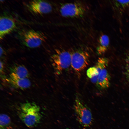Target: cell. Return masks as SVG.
Returning <instances> with one entry per match:
<instances>
[{"label": "cell", "mask_w": 129, "mask_h": 129, "mask_svg": "<svg viewBox=\"0 0 129 129\" xmlns=\"http://www.w3.org/2000/svg\"><path fill=\"white\" fill-rule=\"evenodd\" d=\"M16 27L15 21L8 16H0V39H2L12 31Z\"/></svg>", "instance_id": "9"}, {"label": "cell", "mask_w": 129, "mask_h": 129, "mask_svg": "<svg viewBox=\"0 0 129 129\" xmlns=\"http://www.w3.org/2000/svg\"><path fill=\"white\" fill-rule=\"evenodd\" d=\"M18 113L23 122L30 128L36 126L42 118L39 107L32 102H26L22 104L19 108Z\"/></svg>", "instance_id": "1"}, {"label": "cell", "mask_w": 129, "mask_h": 129, "mask_svg": "<svg viewBox=\"0 0 129 129\" xmlns=\"http://www.w3.org/2000/svg\"><path fill=\"white\" fill-rule=\"evenodd\" d=\"M3 63L1 61H0V72H2L3 69L4 65Z\"/></svg>", "instance_id": "17"}, {"label": "cell", "mask_w": 129, "mask_h": 129, "mask_svg": "<svg viewBox=\"0 0 129 129\" xmlns=\"http://www.w3.org/2000/svg\"><path fill=\"white\" fill-rule=\"evenodd\" d=\"M29 7L34 13L38 14H46L52 10L51 5L48 2L40 0H33L29 3Z\"/></svg>", "instance_id": "8"}, {"label": "cell", "mask_w": 129, "mask_h": 129, "mask_svg": "<svg viewBox=\"0 0 129 129\" xmlns=\"http://www.w3.org/2000/svg\"><path fill=\"white\" fill-rule=\"evenodd\" d=\"M85 6L80 2L65 3L60 7L59 12L63 17L67 18L82 17L86 13Z\"/></svg>", "instance_id": "5"}, {"label": "cell", "mask_w": 129, "mask_h": 129, "mask_svg": "<svg viewBox=\"0 0 129 129\" xmlns=\"http://www.w3.org/2000/svg\"><path fill=\"white\" fill-rule=\"evenodd\" d=\"M98 74V70L95 66L90 68L86 72L87 76L91 82L94 83L97 82Z\"/></svg>", "instance_id": "13"}, {"label": "cell", "mask_w": 129, "mask_h": 129, "mask_svg": "<svg viewBox=\"0 0 129 129\" xmlns=\"http://www.w3.org/2000/svg\"><path fill=\"white\" fill-rule=\"evenodd\" d=\"M7 81L13 87L22 90L28 88L31 85V82L28 78H20L12 73L10 74Z\"/></svg>", "instance_id": "10"}, {"label": "cell", "mask_w": 129, "mask_h": 129, "mask_svg": "<svg viewBox=\"0 0 129 129\" xmlns=\"http://www.w3.org/2000/svg\"><path fill=\"white\" fill-rule=\"evenodd\" d=\"M71 53L65 50H56L51 57V61L55 73L61 74L71 65Z\"/></svg>", "instance_id": "3"}, {"label": "cell", "mask_w": 129, "mask_h": 129, "mask_svg": "<svg viewBox=\"0 0 129 129\" xmlns=\"http://www.w3.org/2000/svg\"><path fill=\"white\" fill-rule=\"evenodd\" d=\"M73 108L76 119L81 125L85 128L90 126L93 121L91 110L79 97H76L75 99Z\"/></svg>", "instance_id": "2"}, {"label": "cell", "mask_w": 129, "mask_h": 129, "mask_svg": "<svg viewBox=\"0 0 129 129\" xmlns=\"http://www.w3.org/2000/svg\"><path fill=\"white\" fill-rule=\"evenodd\" d=\"M108 63L109 60L107 58L100 57L98 59L95 66L99 73L96 84L101 89H106L110 85V76L107 69Z\"/></svg>", "instance_id": "4"}, {"label": "cell", "mask_w": 129, "mask_h": 129, "mask_svg": "<svg viewBox=\"0 0 129 129\" xmlns=\"http://www.w3.org/2000/svg\"><path fill=\"white\" fill-rule=\"evenodd\" d=\"M22 41L26 47L35 48L40 46L45 42L46 37L44 33L33 30L25 31L21 36Z\"/></svg>", "instance_id": "6"}, {"label": "cell", "mask_w": 129, "mask_h": 129, "mask_svg": "<svg viewBox=\"0 0 129 129\" xmlns=\"http://www.w3.org/2000/svg\"><path fill=\"white\" fill-rule=\"evenodd\" d=\"M11 73L20 78H28L30 76L28 70L23 65H14L11 69Z\"/></svg>", "instance_id": "11"}, {"label": "cell", "mask_w": 129, "mask_h": 129, "mask_svg": "<svg viewBox=\"0 0 129 129\" xmlns=\"http://www.w3.org/2000/svg\"><path fill=\"white\" fill-rule=\"evenodd\" d=\"M89 54L87 51L78 50L71 53V65L76 72H80L88 65Z\"/></svg>", "instance_id": "7"}, {"label": "cell", "mask_w": 129, "mask_h": 129, "mask_svg": "<svg viewBox=\"0 0 129 129\" xmlns=\"http://www.w3.org/2000/svg\"><path fill=\"white\" fill-rule=\"evenodd\" d=\"M0 129H8L9 128L11 123L10 117L4 114H1L0 116Z\"/></svg>", "instance_id": "14"}, {"label": "cell", "mask_w": 129, "mask_h": 129, "mask_svg": "<svg viewBox=\"0 0 129 129\" xmlns=\"http://www.w3.org/2000/svg\"><path fill=\"white\" fill-rule=\"evenodd\" d=\"M125 73L127 79L129 83V54L125 59Z\"/></svg>", "instance_id": "15"}, {"label": "cell", "mask_w": 129, "mask_h": 129, "mask_svg": "<svg viewBox=\"0 0 129 129\" xmlns=\"http://www.w3.org/2000/svg\"><path fill=\"white\" fill-rule=\"evenodd\" d=\"M115 3L118 5L123 8H125L129 6V0H116Z\"/></svg>", "instance_id": "16"}, {"label": "cell", "mask_w": 129, "mask_h": 129, "mask_svg": "<svg viewBox=\"0 0 129 129\" xmlns=\"http://www.w3.org/2000/svg\"><path fill=\"white\" fill-rule=\"evenodd\" d=\"M109 44V40L108 36L103 34L100 36L99 44L97 49V54L99 55L104 53L108 49Z\"/></svg>", "instance_id": "12"}]
</instances>
